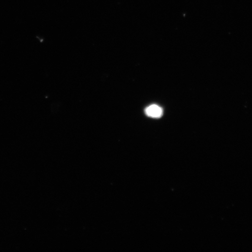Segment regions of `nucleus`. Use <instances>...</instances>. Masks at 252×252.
<instances>
[{
	"label": "nucleus",
	"mask_w": 252,
	"mask_h": 252,
	"mask_svg": "<svg viewBox=\"0 0 252 252\" xmlns=\"http://www.w3.org/2000/svg\"><path fill=\"white\" fill-rule=\"evenodd\" d=\"M147 116L152 118H159L163 115V109L157 105H151L145 110Z\"/></svg>",
	"instance_id": "nucleus-1"
}]
</instances>
